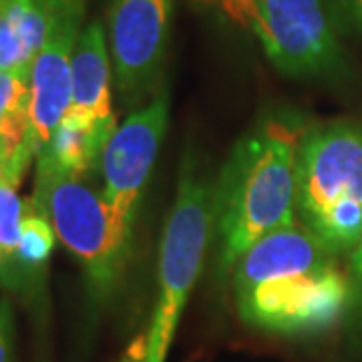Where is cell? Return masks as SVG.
Returning <instances> with one entry per match:
<instances>
[{
	"label": "cell",
	"instance_id": "2",
	"mask_svg": "<svg viewBox=\"0 0 362 362\" xmlns=\"http://www.w3.org/2000/svg\"><path fill=\"white\" fill-rule=\"evenodd\" d=\"M33 206L78 259L97 296L111 292L123 274L131 240L119 230L103 195L39 156Z\"/></svg>",
	"mask_w": 362,
	"mask_h": 362
},
{
	"label": "cell",
	"instance_id": "15",
	"mask_svg": "<svg viewBox=\"0 0 362 362\" xmlns=\"http://www.w3.org/2000/svg\"><path fill=\"white\" fill-rule=\"evenodd\" d=\"M54 240H57V233L49 220L35 209L33 202H26L23 232H21V242L16 250V264L28 272L42 268L51 258Z\"/></svg>",
	"mask_w": 362,
	"mask_h": 362
},
{
	"label": "cell",
	"instance_id": "3",
	"mask_svg": "<svg viewBox=\"0 0 362 362\" xmlns=\"http://www.w3.org/2000/svg\"><path fill=\"white\" fill-rule=\"evenodd\" d=\"M214 228V187L183 171L168 218L161 262L159 300L147 334L145 362H165L183 306L199 276Z\"/></svg>",
	"mask_w": 362,
	"mask_h": 362
},
{
	"label": "cell",
	"instance_id": "5",
	"mask_svg": "<svg viewBox=\"0 0 362 362\" xmlns=\"http://www.w3.org/2000/svg\"><path fill=\"white\" fill-rule=\"evenodd\" d=\"M252 30L272 65L284 75L328 77L344 66L324 0H258Z\"/></svg>",
	"mask_w": 362,
	"mask_h": 362
},
{
	"label": "cell",
	"instance_id": "13",
	"mask_svg": "<svg viewBox=\"0 0 362 362\" xmlns=\"http://www.w3.org/2000/svg\"><path fill=\"white\" fill-rule=\"evenodd\" d=\"M113 133H115V125L89 127L63 119L51 135L49 143L40 149L39 156L51 161L61 171L83 177L97 163H101L105 145Z\"/></svg>",
	"mask_w": 362,
	"mask_h": 362
},
{
	"label": "cell",
	"instance_id": "23",
	"mask_svg": "<svg viewBox=\"0 0 362 362\" xmlns=\"http://www.w3.org/2000/svg\"><path fill=\"white\" fill-rule=\"evenodd\" d=\"M0 2H2V0H0Z\"/></svg>",
	"mask_w": 362,
	"mask_h": 362
},
{
	"label": "cell",
	"instance_id": "17",
	"mask_svg": "<svg viewBox=\"0 0 362 362\" xmlns=\"http://www.w3.org/2000/svg\"><path fill=\"white\" fill-rule=\"evenodd\" d=\"M195 4L211 8L238 28L252 30L256 21L258 0H194Z\"/></svg>",
	"mask_w": 362,
	"mask_h": 362
},
{
	"label": "cell",
	"instance_id": "8",
	"mask_svg": "<svg viewBox=\"0 0 362 362\" xmlns=\"http://www.w3.org/2000/svg\"><path fill=\"white\" fill-rule=\"evenodd\" d=\"M51 30L30 71V105L25 143L33 156L49 143L73 97V52L87 0H49Z\"/></svg>",
	"mask_w": 362,
	"mask_h": 362
},
{
	"label": "cell",
	"instance_id": "1",
	"mask_svg": "<svg viewBox=\"0 0 362 362\" xmlns=\"http://www.w3.org/2000/svg\"><path fill=\"white\" fill-rule=\"evenodd\" d=\"M304 129L272 119L233 147L214 187L218 274L235 268L268 233L296 223V156Z\"/></svg>",
	"mask_w": 362,
	"mask_h": 362
},
{
	"label": "cell",
	"instance_id": "18",
	"mask_svg": "<svg viewBox=\"0 0 362 362\" xmlns=\"http://www.w3.org/2000/svg\"><path fill=\"white\" fill-rule=\"evenodd\" d=\"M334 2L340 14L346 18V23L362 35V0H334Z\"/></svg>",
	"mask_w": 362,
	"mask_h": 362
},
{
	"label": "cell",
	"instance_id": "4",
	"mask_svg": "<svg viewBox=\"0 0 362 362\" xmlns=\"http://www.w3.org/2000/svg\"><path fill=\"white\" fill-rule=\"evenodd\" d=\"M362 204V125L340 121L304 133L296 156V211L314 230L338 207Z\"/></svg>",
	"mask_w": 362,
	"mask_h": 362
},
{
	"label": "cell",
	"instance_id": "14",
	"mask_svg": "<svg viewBox=\"0 0 362 362\" xmlns=\"http://www.w3.org/2000/svg\"><path fill=\"white\" fill-rule=\"evenodd\" d=\"M30 75L0 71V151L14 156L28 131Z\"/></svg>",
	"mask_w": 362,
	"mask_h": 362
},
{
	"label": "cell",
	"instance_id": "10",
	"mask_svg": "<svg viewBox=\"0 0 362 362\" xmlns=\"http://www.w3.org/2000/svg\"><path fill=\"white\" fill-rule=\"evenodd\" d=\"M328 268H334V256L304 223H292L268 233L240 258L233 270L235 294L240 298L264 282Z\"/></svg>",
	"mask_w": 362,
	"mask_h": 362
},
{
	"label": "cell",
	"instance_id": "9",
	"mask_svg": "<svg viewBox=\"0 0 362 362\" xmlns=\"http://www.w3.org/2000/svg\"><path fill=\"white\" fill-rule=\"evenodd\" d=\"M175 0H113L109 51L125 101L156 87L168 54Z\"/></svg>",
	"mask_w": 362,
	"mask_h": 362
},
{
	"label": "cell",
	"instance_id": "7",
	"mask_svg": "<svg viewBox=\"0 0 362 362\" xmlns=\"http://www.w3.org/2000/svg\"><path fill=\"white\" fill-rule=\"evenodd\" d=\"M349 278L337 268L270 280L238 298L250 324L276 332H316L337 320L349 300Z\"/></svg>",
	"mask_w": 362,
	"mask_h": 362
},
{
	"label": "cell",
	"instance_id": "12",
	"mask_svg": "<svg viewBox=\"0 0 362 362\" xmlns=\"http://www.w3.org/2000/svg\"><path fill=\"white\" fill-rule=\"evenodd\" d=\"M51 30L49 0L0 2V71L30 75Z\"/></svg>",
	"mask_w": 362,
	"mask_h": 362
},
{
	"label": "cell",
	"instance_id": "22",
	"mask_svg": "<svg viewBox=\"0 0 362 362\" xmlns=\"http://www.w3.org/2000/svg\"><path fill=\"white\" fill-rule=\"evenodd\" d=\"M2 262H4V258H2V252H0V266H2Z\"/></svg>",
	"mask_w": 362,
	"mask_h": 362
},
{
	"label": "cell",
	"instance_id": "20",
	"mask_svg": "<svg viewBox=\"0 0 362 362\" xmlns=\"http://www.w3.org/2000/svg\"><path fill=\"white\" fill-rule=\"evenodd\" d=\"M0 362H11V328L8 314L0 306Z\"/></svg>",
	"mask_w": 362,
	"mask_h": 362
},
{
	"label": "cell",
	"instance_id": "16",
	"mask_svg": "<svg viewBox=\"0 0 362 362\" xmlns=\"http://www.w3.org/2000/svg\"><path fill=\"white\" fill-rule=\"evenodd\" d=\"M11 181H0V252L4 259H16L23 232L26 202H23Z\"/></svg>",
	"mask_w": 362,
	"mask_h": 362
},
{
	"label": "cell",
	"instance_id": "11",
	"mask_svg": "<svg viewBox=\"0 0 362 362\" xmlns=\"http://www.w3.org/2000/svg\"><path fill=\"white\" fill-rule=\"evenodd\" d=\"M73 97L65 119L81 125H115L111 111V61L99 21L81 30L73 52Z\"/></svg>",
	"mask_w": 362,
	"mask_h": 362
},
{
	"label": "cell",
	"instance_id": "21",
	"mask_svg": "<svg viewBox=\"0 0 362 362\" xmlns=\"http://www.w3.org/2000/svg\"><path fill=\"white\" fill-rule=\"evenodd\" d=\"M11 159H13V156H8V153L0 151V181H4V180H6V175H8Z\"/></svg>",
	"mask_w": 362,
	"mask_h": 362
},
{
	"label": "cell",
	"instance_id": "6",
	"mask_svg": "<svg viewBox=\"0 0 362 362\" xmlns=\"http://www.w3.org/2000/svg\"><path fill=\"white\" fill-rule=\"evenodd\" d=\"M169 97L159 93L141 111L131 113L111 135L101 156L103 199L119 230L131 240L145 183L156 165L168 129Z\"/></svg>",
	"mask_w": 362,
	"mask_h": 362
},
{
	"label": "cell",
	"instance_id": "19",
	"mask_svg": "<svg viewBox=\"0 0 362 362\" xmlns=\"http://www.w3.org/2000/svg\"><path fill=\"white\" fill-rule=\"evenodd\" d=\"M350 280H352L354 292L362 296V238L350 256Z\"/></svg>",
	"mask_w": 362,
	"mask_h": 362
}]
</instances>
